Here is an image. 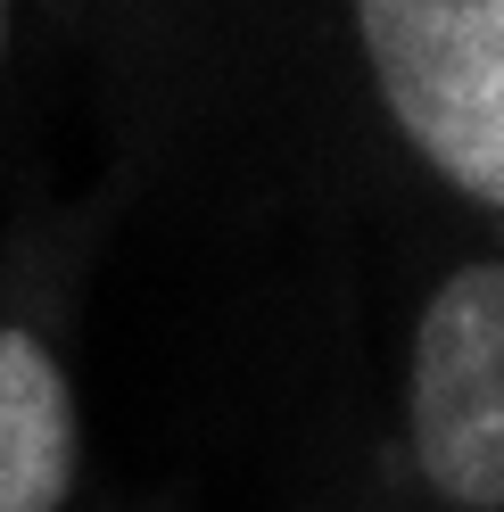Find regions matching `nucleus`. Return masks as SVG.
<instances>
[{
    "label": "nucleus",
    "mask_w": 504,
    "mask_h": 512,
    "mask_svg": "<svg viewBox=\"0 0 504 512\" xmlns=\"http://www.w3.org/2000/svg\"><path fill=\"white\" fill-rule=\"evenodd\" d=\"M348 17L389 133L504 215V0H348Z\"/></svg>",
    "instance_id": "f257e3e1"
},
{
    "label": "nucleus",
    "mask_w": 504,
    "mask_h": 512,
    "mask_svg": "<svg viewBox=\"0 0 504 512\" xmlns=\"http://www.w3.org/2000/svg\"><path fill=\"white\" fill-rule=\"evenodd\" d=\"M405 438L438 504L504 512V256H463L422 298Z\"/></svg>",
    "instance_id": "f03ea898"
},
{
    "label": "nucleus",
    "mask_w": 504,
    "mask_h": 512,
    "mask_svg": "<svg viewBox=\"0 0 504 512\" xmlns=\"http://www.w3.org/2000/svg\"><path fill=\"white\" fill-rule=\"evenodd\" d=\"M83 479V413L67 347L42 314L0 306V512H67Z\"/></svg>",
    "instance_id": "7ed1b4c3"
},
{
    "label": "nucleus",
    "mask_w": 504,
    "mask_h": 512,
    "mask_svg": "<svg viewBox=\"0 0 504 512\" xmlns=\"http://www.w3.org/2000/svg\"><path fill=\"white\" fill-rule=\"evenodd\" d=\"M9 58H17V0H0V83H9Z\"/></svg>",
    "instance_id": "20e7f679"
}]
</instances>
